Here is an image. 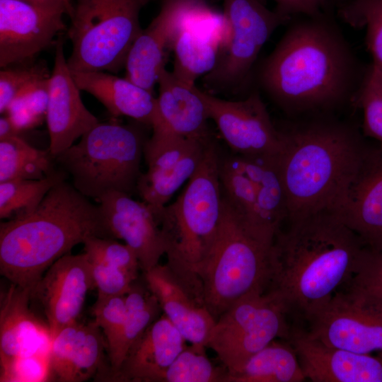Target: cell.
Segmentation results:
<instances>
[{
    "instance_id": "obj_1",
    "label": "cell",
    "mask_w": 382,
    "mask_h": 382,
    "mask_svg": "<svg viewBox=\"0 0 382 382\" xmlns=\"http://www.w3.org/2000/svg\"><path fill=\"white\" fill-rule=\"evenodd\" d=\"M330 8L315 16H299L257 72V84L291 116L331 115L354 107L368 71L332 16Z\"/></svg>"
},
{
    "instance_id": "obj_2",
    "label": "cell",
    "mask_w": 382,
    "mask_h": 382,
    "mask_svg": "<svg viewBox=\"0 0 382 382\" xmlns=\"http://www.w3.org/2000/svg\"><path fill=\"white\" fill-rule=\"evenodd\" d=\"M288 221L273 243L265 293L301 325L364 271L374 251L332 211Z\"/></svg>"
},
{
    "instance_id": "obj_3",
    "label": "cell",
    "mask_w": 382,
    "mask_h": 382,
    "mask_svg": "<svg viewBox=\"0 0 382 382\" xmlns=\"http://www.w3.org/2000/svg\"><path fill=\"white\" fill-rule=\"evenodd\" d=\"M277 165L288 221L335 212L369 151L357 128L332 115L295 121L282 130Z\"/></svg>"
},
{
    "instance_id": "obj_4",
    "label": "cell",
    "mask_w": 382,
    "mask_h": 382,
    "mask_svg": "<svg viewBox=\"0 0 382 382\" xmlns=\"http://www.w3.org/2000/svg\"><path fill=\"white\" fill-rule=\"evenodd\" d=\"M93 236L108 238L99 206L65 180L32 213L1 222V274L33 291L56 260Z\"/></svg>"
},
{
    "instance_id": "obj_5",
    "label": "cell",
    "mask_w": 382,
    "mask_h": 382,
    "mask_svg": "<svg viewBox=\"0 0 382 382\" xmlns=\"http://www.w3.org/2000/svg\"><path fill=\"white\" fill-rule=\"evenodd\" d=\"M219 161L212 141L180 195L155 214L166 242V265L203 304L198 272L213 249L223 215Z\"/></svg>"
},
{
    "instance_id": "obj_6",
    "label": "cell",
    "mask_w": 382,
    "mask_h": 382,
    "mask_svg": "<svg viewBox=\"0 0 382 382\" xmlns=\"http://www.w3.org/2000/svg\"><path fill=\"white\" fill-rule=\"evenodd\" d=\"M272 248L246 229L223 196L217 238L198 272L203 303L216 321L243 298L266 291Z\"/></svg>"
},
{
    "instance_id": "obj_7",
    "label": "cell",
    "mask_w": 382,
    "mask_h": 382,
    "mask_svg": "<svg viewBox=\"0 0 382 382\" xmlns=\"http://www.w3.org/2000/svg\"><path fill=\"white\" fill-rule=\"evenodd\" d=\"M145 141L133 126L98 122L54 158L74 187L97 202L108 192L137 191Z\"/></svg>"
},
{
    "instance_id": "obj_8",
    "label": "cell",
    "mask_w": 382,
    "mask_h": 382,
    "mask_svg": "<svg viewBox=\"0 0 382 382\" xmlns=\"http://www.w3.org/2000/svg\"><path fill=\"white\" fill-rule=\"evenodd\" d=\"M150 0H72L67 30L72 71L118 72L140 34L139 15Z\"/></svg>"
},
{
    "instance_id": "obj_9",
    "label": "cell",
    "mask_w": 382,
    "mask_h": 382,
    "mask_svg": "<svg viewBox=\"0 0 382 382\" xmlns=\"http://www.w3.org/2000/svg\"><path fill=\"white\" fill-rule=\"evenodd\" d=\"M304 324L310 337L328 345L382 357V287L361 272Z\"/></svg>"
},
{
    "instance_id": "obj_10",
    "label": "cell",
    "mask_w": 382,
    "mask_h": 382,
    "mask_svg": "<svg viewBox=\"0 0 382 382\" xmlns=\"http://www.w3.org/2000/svg\"><path fill=\"white\" fill-rule=\"evenodd\" d=\"M284 308L265 293L233 304L216 321L207 347L231 375L253 354L278 337L287 340L291 324Z\"/></svg>"
},
{
    "instance_id": "obj_11",
    "label": "cell",
    "mask_w": 382,
    "mask_h": 382,
    "mask_svg": "<svg viewBox=\"0 0 382 382\" xmlns=\"http://www.w3.org/2000/svg\"><path fill=\"white\" fill-rule=\"evenodd\" d=\"M230 35L215 68L205 75L214 90H236L247 81L262 47L274 31L291 19L262 0H223Z\"/></svg>"
},
{
    "instance_id": "obj_12",
    "label": "cell",
    "mask_w": 382,
    "mask_h": 382,
    "mask_svg": "<svg viewBox=\"0 0 382 382\" xmlns=\"http://www.w3.org/2000/svg\"><path fill=\"white\" fill-rule=\"evenodd\" d=\"M211 142L153 129L144 146L147 170L141 174L137 191L154 214L195 174Z\"/></svg>"
},
{
    "instance_id": "obj_13",
    "label": "cell",
    "mask_w": 382,
    "mask_h": 382,
    "mask_svg": "<svg viewBox=\"0 0 382 382\" xmlns=\"http://www.w3.org/2000/svg\"><path fill=\"white\" fill-rule=\"evenodd\" d=\"M199 93L209 118L235 154L278 156L282 148V132L274 125L257 91L236 101L224 100L200 89Z\"/></svg>"
},
{
    "instance_id": "obj_14",
    "label": "cell",
    "mask_w": 382,
    "mask_h": 382,
    "mask_svg": "<svg viewBox=\"0 0 382 382\" xmlns=\"http://www.w3.org/2000/svg\"><path fill=\"white\" fill-rule=\"evenodd\" d=\"M65 8L0 0V67L26 64L66 28Z\"/></svg>"
},
{
    "instance_id": "obj_15",
    "label": "cell",
    "mask_w": 382,
    "mask_h": 382,
    "mask_svg": "<svg viewBox=\"0 0 382 382\" xmlns=\"http://www.w3.org/2000/svg\"><path fill=\"white\" fill-rule=\"evenodd\" d=\"M94 284L86 254L69 253L56 260L31 292L38 302L52 338L79 320L86 295Z\"/></svg>"
},
{
    "instance_id": "obj_16",
    "label": "cell",
    "mask_w": 382,
    "mask_h": 382,
    "mask_svg": "<svg viewBox=\"0 0 382 382\" xmlns=\"http://www.w3.org/2000/svg\"><path fill=\"white\" fill-rule=\"evenodd\" d=\"M131 196L115 191L97 202L108 238L124 241L134 251L143 273L159 263L166 254V242L149 206Z\"/></svg>"
},
{
    "instance_id": "obj_17",
    "label": "cell",
    "mask_w": 382,
    "mask_h": 382,
    "mask_svg": "<svg viewBox=\"0 0 382 382\" xmlns=\"http://www.w3.org/2000/svg\"><path fill=\"white\" fill-rule=\"evenodd\" d=\"M306 379L313 382H382V357L328 345L291 324L286 340Z\"/></svg>"
},
{
    "instance_id": "obj_18",
    "label": "cell",
    "mask_w": 382,
    "mask_h": 382,
    "mask_svg": "<svg viewBox=\"0 0 382 382\" xmlns=\"http://www.w3.org/2000/svg\"><path fill=\"white\" fill-rule=\"evenodd\" d=\"M49 100L46 122L48 150L55 157L95 127L98 120L84 105L68 66L62 39L55 45L54 66L48 79Z\"/></svg>"
},
{
    "instance_id": "obj_19",
    "label": "cell",
    "mask_w": 382,
    "mask_h": 382,
    "mask_svg": "<svg viewBox=\"0 0 382 382\" xmlns=\"http://www.w3.org/2000/svg\"><path fill=\"white\" fill-rule=\"evenodd\" d=\"M334 213L369 248L382 251V148L369 149Z\"/></svg>"
},
{
    "instance_id": "obj_20",
    "label": "cell",
    "mask_w": 382,
    "mask_h": 382,
    "mask_svg": "<svg viewBox=\"0 0 382 382\" xmlns=\"http://www.w3.org/2000/svg\"><path fill=\"white\" fill-rule=\"evenodd\" d=\"M32 290L13 284L1 295L0 309V366L37 355H50L52 337L47 323L31 311Z\"/></svg>"
},
{
    "instance_id": "obj_21",
    "label": "cell",
    "mask_w": 382,
    "mask_h": 382,
    "mask_svg": "<svg viewBox=\"0 0 382 382\" xmlns=\"http://www.w3.org/2000/svg\"><path fill=\"white\" fill-rule=\"evenodd\" d=\"M106 342L96 320L72 323L52 338L50 351V379L82 382L108 371L105 364Z\"/></svg>"
},
{
    "instance_id": "obj_22",
    "label": "cell",
    "mask_w": 382,
    "mask_h": 382,
    "mask_svg": "<svg viewBox=\"0 0 382 382\" xmlns=\"http://www.w3.org/2000/svg\"><path fill=\"white\" fill-rule=\"evenodd\" d=\"M186 341L163 313L132 345L108 381L163 382L166 370L186 347Z\"/></svg>"
},
{
    "instance_id": "obj_23",
    "label": "cell",
    "mask_w": 382,
    "mask_h": 382,
    "mask_svg": "<svg viewBox=\"0 0 382 382\" xmlns=\"http://www.w3.org/2000/svg\"><path fill=\"white\" fill-rule=\"evenodd\" d=\"M143 278L163 313L185 340L207 347L216 320L206 306L185 287L166 264L158 263L143 272Z\"/></svg>"
},
{
    "instance_id": "obj_24",
    "label": "cell",
    "mask_w": 382,
    "mask_h": 382,
    "mask_svg": "<svg viewBox=\"0 0 382 382\" xmlns=\"http://www.w3.org/2000/svg\"><path fill=\"white\" fill-rule=\"evenodd\" d=\"M157 117L151 128L177 135L209 140V119L199 89L178 79L164 68L158 83Z\"/></svg>"
},
{
    "instance_id": "obj_25",
    "label": "cell",
    "mask_w": 382,
    "mask_h": 382,
    "mask_svg": "<svg viewBox=\"0 0 382 382\" xmlns=\"http://www.w3.org/2000/svg\"><path fill=\"white\" fill-rule=\"evenodd\" d=\"M71 73L79 89L94 96L113 116H126L151 127L154 125L157 117L154 93L103 71Z\"/></svg>"
},
{
    "instance_id": "obj_26",
    "label": "cell",
    "mask_w": 382,
    "mask_h": 382,
    "mask_svg": "<svg viewBox=\"0 0 382 382\" xmlns=\"http://www.w3.org/2000/svg\"><path fill=\"white\" fill-rule=\"evenodd\" d=\"M235 155L254 187L263 229L268 238L274 242L288 214L277 156Z\"/></svg>"
},
{
    "instance_id": "obj_27",
    "label": "cell",
    "mask_w": 382,
    "mask_h": 382,
    "mask_svg": "<svg viewBox=\"0 0 382 382\" xmlns=\"http://www.w3.org/2000/svg\"><path fill=\"white\" fill-rule=\"evenodd\" d=\"M306 378L289 341L273 340L250 357L226 382H301Z\"/></svg>"
},
{
    "instance_id": "obj_28",
    "label": "cell",
    "mask_w": 382,
    "mask_h": 382,
    "mask_svg": "<svg viewBox=\"0 0 382 382\" xmlns=\"http://www.w3.org/2000/svg\"><path fill=\"white\" fill-rule=\"evenodd\" d=\"M126 317L122 334L114 351L108 355V370L102 381H108L120 368L132 345L162 311L156 296L139 278L125 294Z\"/></svg>"
},
{
    "instance_id": "obj_29",
    "label": "cell",
    "mask_w": 382,
    "mask_h": 382,
    "mask_svg": "<svg viewBox=\"0 0 382 382\" xmlns=\"http://www.w3.org/2000/svg\"><path fill=\"white\" fill-rule=\"evenodd\" d=\"M219 173L223 196L243 226L261 241L273 245L262 227L254 187L236 155L219 156Z\"/></svg>"
},
{
    "instance_id": "obj_30",
    "label": "cell",
    "mask_w": 382,
    "mask_h": 382,
    "mask_svg": "<svg viewBox=\"0 0 382 382\" xmlns=\"http://www.w3.org/2000/svg\"><path fill=\"white\" fill-rule=\"evenodd\" d=\"M185 25L177 35L172 49L174 51L173 74L188 85L208 74L216 66L219 57L217 43L210 37Z\"/></svg>"
},
{
    "instance_id": "obj_31",
    "label": "cell",
    "mask_w": 382,
    "mask_h": 382,
    "mask_svg": "<svg viewBox=\"0 0 382 382\" xmlns=\"http://www.w3.org/2000/svg\"><path fill=\"white\" fill-rule=\"evenodd\" d=\"M55 158L36 149L19 135L0 140V183L15 179H42L52 173Z\"/></svg>"
},
{
    "instance_id": "obj_32",
    "label": "cell",
    "mask_w": 382,
    "mask_h": 382,
    "mask_svg": "<svg viewBox=\"0 0 382 382\" xmlns=\"http://www.w3.org/2000/svg\"><path fill=\"white\" fill-rule=\"evenodd\" d=\"M66 177L67 174L60 169L42 179H15L0 183L1 219L32 213L48 192Z\"/></svg>"
},
{
    "instance_id": "obj_33",
    "label": "cell",
    "mask_w": 382,
    "mask_h": 382,
    "mask_svg": "<svg viewBox=\"0 0 382 382\" xmlns=\"http://www.w3.org/2000/svg\"><path fill=\"white\" fill-rule=\"evenodd\" d=\"M343 22L354 28H364L366 45L372 69L382 77V0H340L335 6Z\"/></svg>"
},
{
    "instance_id": "obj_34",
    "label": "cell",
    "mask_w": 382,
    "mask_h": 382,
    "mask_svg": "<svg viewBox=\"0 0 382 382\" xmlns=\"http://www.w3.org/2000/svg\"><path fill=\"white\" fill-rule=\"evenodd\" d=\"M205 347L186 345L166 370L163 382H226L228 370L215 365Z\"/></svg>"
},
{
    "instance_id": "obj_35",
    "label": "cell",
    "mask_w": 382,
    "mask_h": 382,
    "mask_svg": "<svg viewBox=\"0 0 382 382\" xmlns=\"http://www.w3.org/2000/svg\"><path fill=\"white\" fill-rule=\"evenodd\" d=\"M354 108L363 112L364 135L372 138L382 148V77L369 66L362 86L354 103Z\"/></svg>"
},
{
    "instance_id": "obj_36",
    "label": "cell",
    "mask_w": 382,
    "mask_h": 382,
    "mask_svg": "<svg viewBox=\"0 0 382 382\" xmlns=\"http://www.w3.org/2000/svg\"><path fill=\"white\" fill-rule=\"evenodd\" d=\"M93 313L105 337L106 349L110 355L118 343L125 320V295L97 299Z\"/></svg>"
},
{
    "instance_id": "obj_37",
    "label": "cell",
    "mask_w": 382,
    "mask_h": 382,
    "mask_svg": "<svg viewBox=\"0 0 382 382\" xmlns=\"http://www.w3.org/2000/svg\"><path fill=\"white\" fill-rule=\"evenodd\" d=\"M43 62L18 67L4 68L0 71V112L6 110L18 93L29 83L49 78L50 74Z\"/></svg>"
},
{
    "instance_id": "obj_38",
    "label": "cell",
    "mask_w": 382,
    "mask_h": 382,
    "mask_svg": "<svg viewBox=\"0 0 382 382\" xmlns=\"http://www.w3.org/2000/svg\"><path fill=\"white\" fill-rule=\"evenodd\" d=\"M50 379V355L19 359L1 369L0 381H45Z\"/></svg>"
},
{
    "instance_id": "obj_39",
    "label": "cell",
    "mask_w": 382,
    "mask_h": 382,
    "mask_svg": "<svg viewBox=\"0 0 382 382\" xmlns=\"http://www.w3.org/2000/svg\"><path fill=\"white\" fill-rule=\"evenodd\" d=\"M48 79L36 80L21 89L10 103L6 113L25 108L42 119H46L49 100Z\"/></svg>"
},
{
    "instance_id": "obj_40",
    "label": "cell",
    "mask_w": 382,
    "mask_h": 382,
    "mask_svg": "<svg viewBox=\"0 0 382 382\" xmlns=\"http://www.w3.org/2000/svg\"><path fill=\"white\" fill-rule=\"evenodd\" d=\"M265 1L266 0H262ZM275 10L292 19L299 16H315L330 8H335L340 0H273Z\"/></svg>"
},
{
    "instance_id": "obj_41",
    "label": "cell",
    "mask_w": 382,
    "mask_h": 382,
    "mask_svg": "<svg viewBox=\"0 0 382 382\" xmlns=\"http://www.w3.org/2000/svg\"><path fill=\"white\" fill-rule=\"evenodd\" d=\"M7 116L19 132L33 129L43 121V119L25 108L8 112Z\"/></svg>"
},
{
    "instance_id": "obj_42",
    "label": "cell",
    "mask_w": 382,
    "mask_h": 382,
    "mask_svg": "<svg viewBox=\"0 0 382 382\" xmlns=\"http://www.w3.org/2000/svg\"><path fill=\"white\" fill-rule=\"evenodd\" d=\"M369 277L382 287V251L376 252L368 270Z\"/></svg>"
},
{
    "instance_id": "obj_43",
    "label": "cell",
    "mask_w": 382,
    "mask_h": 382,
    "mask_svg": "<svg viewBox=\"0 0 382 382\" xmlns=\"http://www.w3.org/2000/svg\"><path fill=\"white\" fill-rule=\"evenodd\" d=\"M31 4L48 6V7H61L67 11V15L70 18L73 13L72 0H20Z\"/></svg>"
},
{
    "instance_id": "obj_44",
    "label": "cell",
    "mask_w": 382,
    "mask_h": 382,
    "mask_svg": "<svg viewBox=\"0 0 382 382\" xmlns=\"http://www.w3.org/2000/svg\"><path fill=\"white\" fill-rule=\"evenodd\" d=\"M19 135V132L14 127L8 116L0 118V140Z\"/></svg>"
}]
</instances>
